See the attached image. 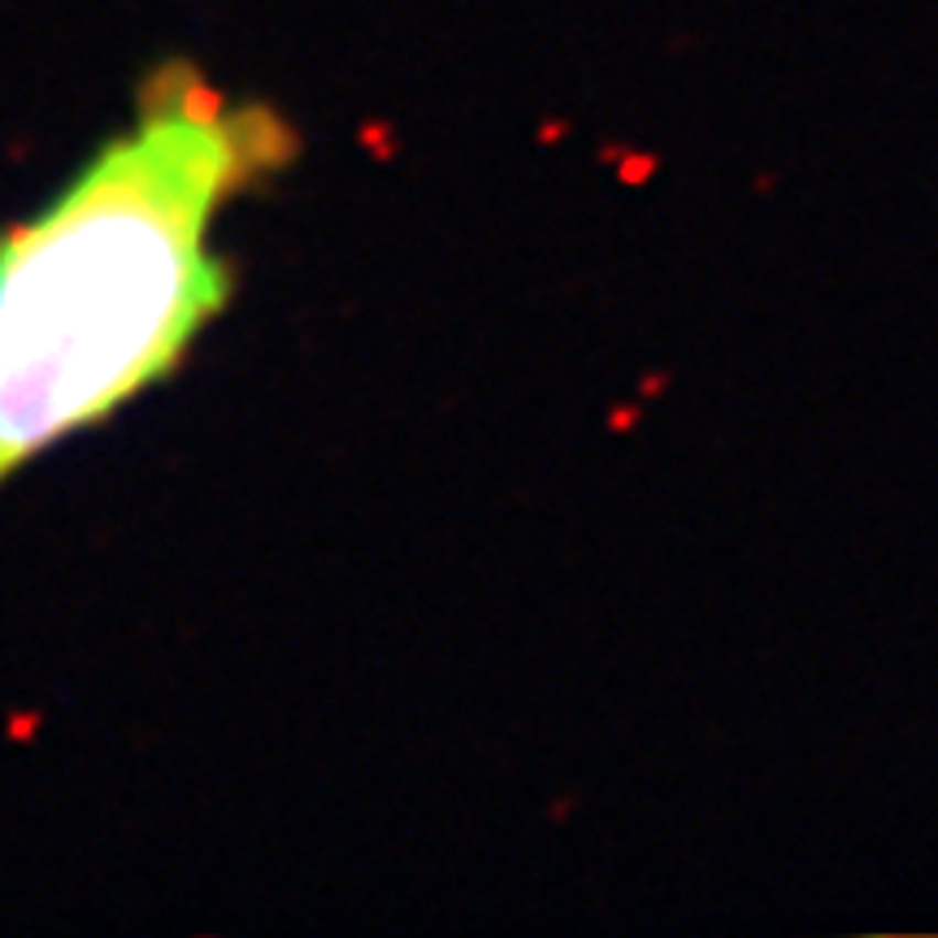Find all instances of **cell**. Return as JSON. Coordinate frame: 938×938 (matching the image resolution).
<instances>
[{
	"label": "cell",
	"mask_w": 938,
	"mask_h": 938,
	"mask_svg": "<svg viewBox=\"0 0 938 938\" xmlns=\"http://www.w3.org/2000/svg\"><path fill=\"white\" fill-rule=\"evenodd\" d=\"M291 152L279 109L170 62L127 131L0 226V487L183 365L230 295L217 222Z\"/></svg>",
	"instance_id": "6da1fadb"
}]
</instances>
